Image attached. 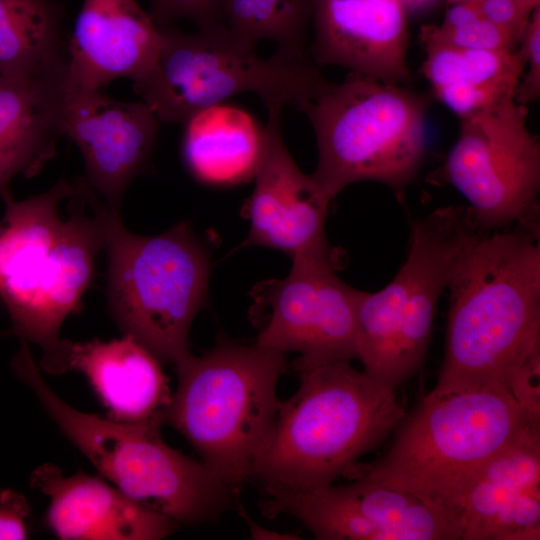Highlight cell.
Returning a JSON list of instances; mask_svg holds the SVG:
<instances>
[{
  "label": "cell",
  "instance_id": "26",
  "mask_svg": "<svg viewBox=\"0 0 540 540\" xmlns=\"http://www.w3.org/2000/svg\"><path fill=\"white\" fill-rule=\"evenodd\" d=\"M419 38L421 43H441L465 49L515 51L519 45L509 32L484 17L451 29L435 24L423 25Z\"/></svg>",
  "mask_w": 540,
  "mask_h": 540
},
{
  "label": "cell",
  "instance_id": "18",
  "mask_svg": "<svg viewBox=\"0 0 540 540\" xmlns=\"http://www.w3.org/2000/svg\"><path fill=\"white\" fill-rule=\"evenodd\" d=\"M161 42V29L137 0H83L67 44V93L101 91L118 78L141 79L154 66Z\"/></svg>",
  "mask_w": 540,
  "mask_h": 540
},
{
  "label": "cell",
  "instance_id": "21",
  "mask_svg": "<svg viewBox=\"0 0 540 540\" xmlns=\"http://www.w3.org/2000/svg\"><path fill=\"white\" fill-rule=\"evenodd\" d=\"M64 77L0 74V198L16 176L34 177L56 155L67 98Z\"/></svg>",
  "mask_w": 540,
  "mask_h": 540
},
{
  "label": "cell",
  "instance_id": "31",
  "mask_svg": "<svg viewBox=\"0 0 540 540\" xmlns=\"http://www.w3.org/2000/svg\"><path fill=\"white\" fill-rule=\"evenodd\" d=\"M30 508L25 497L12 490L0 492V539H25L28 537L26 519Z\"/></svg>",
  "mask_w": 540,
  "mask_h": 540
},
{
  "label": "cell",
  "instance_id": "20",
  "mask_svg": "<svg viewBox=\"0 0 540 540\" xmlns=\"http://www.w3.org/2000/svg\"><path fill=\"white\" fill-rule=\"evenodd\" d=\"M30 485L49 497L47 524L61 539L157 540L178 525L97 477H65L53 464L36 468Z\"/></svg>",
  "mask_w": 540,
  "mask_h": 540
},
{
  "label": "cell",
  "instance_id": "17",
  "mask_svg": "<svg viewBox=\"0 0 540 540\" xmlns=\"http://www.w3.org/2000/svg\"><path fill=\"white\" fill-rule=\"evenodd\" d=\"M456 540L540 539V429L483 465L448 508Z\"/></svg>",
  "mask_w": 540,
  "mask_h": 540
},
{
  "label": "cell",
  "instance_id": "8",
  "mask_svg": "<svg viewBox=\"0 0 540 540\" xmlns=\"http://www.w3.org/2000/svg\"><path fill=\"white\" fill-rule=\"evenodd\" d=\"M480 231L467 207H439L411 223L407 257L381 290L361 292L357 359L368 374L397 389L422 367L435 312L464 248Z\"/></svg>",
  "mask_w": 540,
  "mask_h": 540
},
{
  "label": "cell",
  "instance_id": "13",
  "mask_svg": "<svg viewBox=\"0 0 540 540\" xmlns=\"http://www.w3.org/2000/svg\"><path fill=\"white\" fill-rule=\"evenodd\" d=\"M262 513L298 520L320 540H456L437 501L356 476L350 484L266 497Z\"/></svg>",
  "mask_w": 540,
  "mask_h": 540
},
{
  "label": "cell",
  "instance_id": "25",
  "mask_svg": "<svg viewBox=\"0 0 540 540\" xmlns=\"http://www.w3.org/2000/svg\"><path fill=\"white\" fill-rule=\"evenodd\" d=\"M222 16L224 25L238 41L256 47L263 40H271L277 45L275 53L310 61L308 0H222Z\"/></svg>",
  "mask_w": 540,
  "mask_h": 540
},
{
  "label": "cell",
  "instance_id": "11",
  "mask_svg": "<svg viewBox=\"0 0 540 540\" xmlns=\"http://www.w3.org/2000/svg\"><path fill=\"white\" fill-rule=\"evenodd\" d=\"M91 192L85 178H61L36 196L3 201L0 301L20 340L44 347L56 337V306L68 248L59 206L68 198L87 200Z\"/></svg>",
  "mask_w": 540,
  "mask_h": 540
},
{
  "label": "cell",
  "instance_id": "33",
  "mask_svg": "<svg viewBox=\"0 0 540 540\" xmlns=\"http://www.w3.org/2000/svg\"><path fill=\"white\" fill-rule=\"evenodd\" d=\"M242 517L247 521L250 533L253 539H297L295 535L281 534L279 532H274L266 529H262L254 521H252L249 516L241 508Z\"/></svg>",
  "mask_w": 540,
  "mask_h": 540
},
{
  "label": "cell",
  "instance_id": "10",
  "mask_svg": "<svg viewBox=\"0 0 540 540\" xmlns=\"http://www.w3.org/2000/svg\"><path fill=\"white\" fill-rule=\"evenodd\" d=\"M528 106L508 98L460 119L458 137L431 183L455 188L481 232L539 222L540 140Z\"/></svg>",
  "mask_w": 540,
  "mask_h": 540
},
{
  "label": "cell",
  "instance_id": "23",
  "mask_svg": "<svg viewBox=\"0 0 540 540\" xmlns=\"http://www.w3.org/2000/svg\"><path fill=\"white\" fill-rule=\"evenodd\" d=\"M64 18L57 0H0V74L66 76Z\"/></svg>",
  "mask_w": 540,
  "mask_h": 540
},
{
  "label": "cell",
  "instance_id": "9",
  "mask_svg": "<svg viewBox=\"0 0 540 540\" xmlns=\"http://www.w3.org/2000/svg\"><path fill=\"white\" fill-rule=\"evenodd\" d=\"M161 32L155 64L134 82V90L163 123L184 124L195 113L248 92L267 110L283 109L312 98L327 81L310 61L277 53L261 58L225 25L193 32L170 26Z\"/></svg>",
  "mask_w": 540,
  "mask_h": 540
},
{
  "label": "cell",
  "instance_id": "15",
  "mask_svg": "<svg viewBox=\"0 0 540 540\" xmlns=\"http://www.w3.org/2000/svg\"><path fill=\"white\" fill-rule=\"evenodd\" d=\"M160 121L142 101L113 99L101 91L67 93L62 132L78 146L86 181L119 210L130 182L148 165Z\"/></svg>",
  "mask_w": 540,
  "mask_h": 540
},
{
  "label": "cell",
  "instance_id": "7",
  "mask_svg": "<svg viewBox=\"0 0 540 540\" xmlns=\"http://www.w3.org/2000/svg\"><path fill=\"white\" fill-rule=\"evenodd\" d=\"M90 207L103 223L111 315L123 334L160 361L176 365L190 354L189 330L207 303L210 261L205 246L185 222L143 236L130 232L119 210L101 199Z\"/></svg>",
  "mask_w": 540,
  "mask_h": 540
},
{
  "label": "cell",
  "instance_id": "24",
  "mask_svg": "<svg viewBox=\"0 0 540 540\" xmlns=\"http://www.w3.org/2000/svg\"><path fill=\"white\" fill-rule=\"evenodd\" d=\"M421 44L425 50L421 72L433 92L458 90L484 106L514 98L525 67L519 50L465 49L433 42Z\"/></svg>",
  "mask_w": 540,
  "mask_h": 540
},
{
  "label": "cell",
  "instance_id": "29",
  "mask_svg": "<svg viewBox=\"0 0 540 540\" xmlns=\"http://www.w3.org/2000/svg\"><path fill=\"white\" fill-rule=\"evenodd\" d=\"M482 16L509 32L520 44L540 0H477Z\"/></svg>",
  "mask_w": 540,
  "mask_h": 540
},
{
  "label": "cell",
  "instance_id": "28",
  "mask_svg": "<svg viewBox=\"0 0 540 540\" xmlns=\"http://www.w3.org/2000/svg\"><path fill=\"white\" fill-rule=\"evenodd\" d=\"M525 67L514 92V100L528 106L540 97V6L535 9L519 44Z\"/></svg>",
  "mask_w": 540,
  "mask_h": 540
},
{
  "label": "cell",
  "instance_id": "6",
  "mask_svg": "<svg viewBox=\"0 0 540 540\" xmlns=\"http://www.w3.org/2000/svg\"><path fill=\"white\" fill-rule=\"evenodd\" d=\"M398 427L380 459L350 472L433 499L447 511L483 465L527 428L540 429L511 394L498 387L431 390Z\"/></svg>",
  "mask_w": 540,
  "mask_h": 540
},
{
  "label": "cell",
  "instance_id": "22",
  "mask_svg": "<svg viewBox=\"0 0 540 540\" xmlns=\"http://www.w3.org/2000/svg\"><path fill=\"white\" fill-rule=\"evenodd\" d=\"M183 125V160L198 182L231 186L253 180L264 126L246 110L224 102L195 113Z\"/></svg>",
  "mask_w": 540,
  "mask_h": 540
},
{
  "label": "cell",
  "instance_id": "27",
  "mask_svg": "<svg viewBox=\"0 0 540 540\" xmlns=\"http://www.w3.org/2000/svg\"><path fill=\"white\" fill-rule=\"evenodd\" d=\"M149 3L148 13L159 29L184 19L192 21L197 29L224 25L222 0H149Z\"/></svg>",
  "mask_w": 540,
  "mask_h": 540
},
{
  "label": "cell",
  "instance_id": "35",
  "mask_svg": "<svg viewBox=\"0 0 540 540\" xmlns=\"http://www.w3.org/2000/svg\"><path fill=\"white\" fill-rule=\"evenodd\" d=\"M449 4H453V3H457V2H462V1H468V0H446Z\"/></svg>",
  "mask_w": 540,
  "mask_h": 540
},
{
  "label": "cell",
  "instance_id": "30",
  "mask_svg": "<svg viewBox=\"0 0 540 540\" xmlns=\"http://www.w3.org/2000/svg\"><path fill=\"white\" fill-rule=\"evenodd\" d=\"M540 352L533 354L509 378L506 390L519 404L530 423L540 428Z\"/></svg>",
  "mask_w": 540,
  "mask_h": 540
},
{
  "label": "cell",
  "instance_id": "14",
  "mask_svg": "<svg viewBox=\"0 0 540 540\" xmlns=\"http://www.w3.org/2000/svg\"><path fill=\"white\" fill-rule=\"evenodd\" d=\"M264 146L254 188L244 205L249 232L240 247L263 246L290 258L335 261L325 233L332 201L311 174L300 170L281 133L282 109L267 110Z\"/></svg>",
  "mask_w": 540,
  "mask_h": 540
},
{
  "label": "cell",
  "instance_id": "5",
  "mask_svg": "<svg viewBox=\"0 0 540 540\" xmlns=\"http://www.w3.org/2000/svg\"><path fill=\"white\" fill-rule=\"evenodd\" d=\"M285 354L220 341L175 365L177 388L163 423L178 431L237 496L279 410Z\"/></svg>",
  "mask_w": 540,
  "mask_h": 540
},
{
  "label": "cell",
  "instance_id": "19",
  "mask_svg": "<svg viewBox=\"0 0 540 540\" xmlns=\"http://www.w3.org/2000/svg\"><path fill=\"white\" fill-rule=\"evenodd\" d=\"M41 368L54 375L71 370L84 373L109 418L116 421L163 420L172 396L160 360L128 334L111 341L62 339L53 358Z\"/></svg>",
  "mask_w": 540,
  "mask_h": 540
},
{
  "label": "cell",
  "instance_id": "1",
  "mask_svg": "<svg viewBox=\"0 0 540 540\" xmlns=\"http://www.w3.org/2000/svg\"><path fill=\"white\" fill-rule=\"evenodd\" d=\"M447 289L445 354L432 390L506 389L540 352L539 222L477 233Z\"/></svg>",
  "mask_w": 540,
  "mask_h": 540
},
{
  "label": "cell",
  "instance_id": "16",
  "mask_svg": "<svg viewBox=\"0 0 540 540\" xmlns=\"http://www.w3.org/2000/svg\"><path fill=\"white\" fill-rule=\"evenodd\" d=\"M315 66L333 65L379 81L408 85L410 39L400 0H308Z\"/></svg>",
  "mask_w": 540,
  "mask_h": 540
},
{
  "label": "cell",
  "instance_id": "32",
  "mask_svg": "<svg viewBox=\"0 0 540 540\" xmlns=\"http://www.w3.org/2000/svg\"><path fill=\"white\" fill-rule=\"evenodd\" d=\"M439 26L444 29L456 28L483 17L477 0H468L450 4Z\"/></svg>",
  "mask_w": 540,
  "mask_h": 540
},
{
  "label": "cell",
  "instance_id": "3",
  "mask_svg": "<svg viewBox=\"0 0 540 540\" xmlns=\"http://www.w3.org/2000/svg\"><path fill=\"white\" fill-rule=\"evenodd\" d=\"M296 107L316 139L311 175L331 200L351 184L372 181L404 201L425 156L426 96L406 85L349 73L338 83L327 80Z\"/></svg>",
  "mask_w": 540,
  "mask_h": 540
},
{
  "label": "cell",
  "instance_id": "12",
  "mask_svg": "<svg viewBox=\"0 0 540 540\" xmlns=\"http://www.w3.org/2000/svg\"><path fill=\"white\" fill-rule=\"evenodd\" d=\"M283 279L253 289L255 308L263 312L256 344L283 354H298L296 371L357 358L356 310L361 295L341 280L335 261L291 258Z\"/></svg>",
  "mask_w": 540,
  "mask_h": 540
},
{
  "label": "cell",
  "instance_id": "4",
  "mask_svg": "<svg viewBox=\"0 0 540 540\" xmlns=\"http://www.w3.org/2000/svg\"><path fill=\"white\" fill-rule=\"evenodd\" d=\"M12 368L62 433L132 499L191 526L214 521L230 507L232 489L202 461L166 444L162 419L121 422L74 409L47 385L24 341Z\"/></svg>",
  "mask_w": 540,
  "mask_h": 540
},
{
  "label": "cell",
  "instance_id": "2",
  "mask_svg": "<svg viewBox=\"0 0 540 540\" xmlns=\"http://www.w3.org/2000/svg\"><path fill=\"white\" fill-rule=\"evenodd\" d=\"M298 373V389L281 402L250 471L266 497L332 484L406 416L396 389L350 361Z\"/></svg>",
  "mask_w": 540,
  "mask_h": 540
},
{
  "label": "cell",
  "instance_id": "34",
  "mask_svg": "<svg viewBox=\"0 0 540 540\" xmlns=\"http://www.w3.org/2000/svg\"><path fill=\"white\" fill-rule=\"evenodd\" d=\"M400 1L408 10L409 8H416V7L422 6L425 3L429 2L430 0H400Z\"/></svg>",
  "mask_w": 540,
  "mask_h": 540
}]
</instances>
